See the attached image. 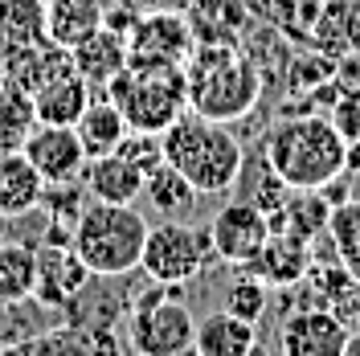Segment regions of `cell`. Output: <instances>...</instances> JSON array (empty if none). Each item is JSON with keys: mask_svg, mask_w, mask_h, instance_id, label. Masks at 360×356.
Returning <instances> with one entry per match:
<instances>
[{"mask_svg": "<svg viewBox=\"0 0 360 356\" xmlns=\"http://www.w3.org/2000/svg\"><path fill=\"white\" fill-rule=\"evenodd\" d=\"M184 90L188 111L217 123H238L258 107L262 74L233 42H197L184 62Z\"/></svg>", "mask_w": 360, "mask_h": 356, "instance_id": "cell-1", "label": "cell"}, {"mask_svg": "<svg viewBox=\"0 0 360 356\" xmlns=\"http://www.w3.org/2000/svg\"><path fill=\"white\" fill-rule=\"evenodd\" d=\"M160 139L164 160L197 189V197H225L246 168L242 144L229 132V123L205 119L197 111H184Z\"/></svg>", "mask_w": 360, "mask_h": 356, "instance_id": "cell-2", "label": "cell"}, {"mask_svg": "<svg viewBox=\"0 0 360 356\" xmlns=\"http://www.w3.org/2000/svg\"><path fill=\"white\" fill-rule=\"evenodd\" d=\"M262 156L291 189H323L344 172L348 139L332 127L328 115H295L266 132Z\"/></svg>", "mask_w": 360, "mask_h": 356, "instance_id": "cell-3", "label": "cell"}, {"mask_svg": "<svg viewBox=\"0 0 360 356\" xmlns=\"http://www.w3.org/2000/svg\"><path fill=\"white\" fill-rule=\"evenodd\" d=\"M143 238H148V217L135 205H115V201H90L70 229V246L98 279L131 274L143 254Z\"/></svg>", "mask_w": 360, "mask_h": 356, "instance_id": "cell-4", "label": "cell"}, {"mask_svg": "<svg viewBox=\"0 0 360 356\" xmlns=\"http://www.w3.org/2000/svg\"><path fill=\"white\" fill-rule=\"evenodd\" d=\"M111 103L123 111L131 132L164 135L180 115L188 111V90H184V66L180 62H131L115 74L107 90Z\"/></svg>", "mask_w": 360, "mask_h": 356, "instance_id": "cell-5", "label": "cell"}, {"mask_svg": "<svg viewBox=\"0 0 360 356\" xmlns=\"http://www.w3.org/2000/svg\"><path fill=\"white\" fill-rule=\"evenodd\" d=\"M180 287L152 283L131 303V344L139 356H180L193 352L197 340V315L180 303Z\"/></svg>", "mask_w": 360, "mask_h": 356, "instance_id": "cell-6", "label": "cell"}, {"mask_svg": "<svg viewBox=\"0 0 360 356\" xmlns=\"http://www.w3.org/2000/svg\"><path fill=\"white\" fill-rule=\"evenodd\" d=\"M209 229H193V225L164 217L160 225H148L143 238V254H139V270L152 283H168V287H188L205 270L209 258Z\"/></svg>", "mask_w": 360, "mask_h": 356, "instance_id": "cell-7", "label": "cell"}, {"mask_svg": "<svg viewBox=\"0 0 360 356\" xmlns=\"http://www.w3.org/2000/svg\"><path fill=\"white\" fill-rule=\"evenodd\" d=\"M266 238H270V217L254 201H229L221 213L209 222V250L225 267L246 270L250 258L262 250Z\"/></svg>", "mask_w": 360, "mask_h": 356, "instance_id": "cell-8", "label": "cell"}, {"mask_svg": "<svg viewBox=\"0 0 360 356\" xmlns=\"http://www.w3.org/2000/svg\"><path fill=\"white\" fill-rule=\"evenodd\" d=\"M197 49V33L184 13H148L131 21L127 29V58L131 62H188V53Z\"/></svg>", "mask_w": 360, "mask_h": 356, "instance_id": "cell-9", "label": "cell"}, {"mask_svg": "<svg viewBox=\"0 0 360 356\" xmlns=\"http://www.w3.org/2000/svg\"><path fill=\"white\" fill-rule=\"evenodd\" d=\"M21 152L33 160L45 184L78 180L86 168V148L74 132V123H33V132L21 139Z\"/></svg>", "mask_w": 360, "mask_h": 356, "instance_id": "cell-10", "label": "cell"}, {"mask_svg": "<svg viewBox=\"0 0 360 356\" xmlns=\"http://www.w3.org/2000/svg\"><path fill=\"white\" fill-rule=\"evenodd\" d=\"M90 279H94L90 267L78 258V250L70 242L37 246V283H33V299H37L41 307H66Z\"/></svg>", "mask_w": 360, "mask_h": 356, "instance_id": "cell-11", "label": "cell"}, {"mask_svg": "<svg viewBox=\"0 0 360 356\" xmlns=\"http://www.w3.org/2000/svg\"><path fill=\"white\" fill-rule=\"evenodd\" d=\"M348 340V324L332 307H307V312L287 315L278 348L287 356H340Z\"/></svg>", "mask_w": 360, "mask_h": 356, "instance_id": "cell-12", "label": "cell"}, {"mask_svg": "<svg viewBox=\"0 0 360 356\" xmlns=\"http://www.w3.org/2000/svg\"><path fill=\"white\" fill-rule=\"evenodd\" d=\"M90 82L74 70V62H62L45 74L37 87L29 90L33 98V111H37V123H78V115L86 111L90 103Z\"/></svg>", "mask_w": 360, "mask_h": 356, "instance_id": "cell-13", "label": "cell"}, {"mask_svg": "<svg viewBox=\"0 0 360 356\" xmlns=\"http://www.w3.org/2000/svg\"><path fill=\"white\" fill-rule=\"evenodd\" d=\"M70 62L90 82V90H107V82L127 66V33L115 25H98L90 37L70 49Z\"/></svg>", "mask_w": 360, "mask_h": 356, "instance_id": "cell-14", "label": "cell"}, {"mask_svg": "<svg viewBox=\"0 0 360 356\" xmlns=\"http://www.w3.org/2000/svg\"><path fill=\"white\" fill-rule=\"evenodd\" d=\"M250 274H258L270 291L274 287H295L299 279L311 274V242H299L291 234H270L262 250L250 258Z\"/></svg>", "mask_w": 360, "mask_h": 356, "instance_id": "cell-15", "label": "cell"}, {"mask_svg": "<svg viewBox=\"0 0 360 356\" xmlns=\"http://www.w3.org/2000/svg\"><path fill=\"white\" fill-rule=\"evenodd\" d=\"M45 177L21 148H0V217H21L41 209Z\"/></svg>", "mask_w": 360, "mask_h": 356, "instance_id": "cell-16", "label": "cell"}, {"mask_svg": "<svg viewBox=\"0 0 360 356\" xmlns=\"http://www.w3.org/2000/svg\"><path fill=\"white\" fill-rule=\"evenodd\" d=\"M143 172L135 168L127 156L107 152V156H90L82 168V184H86L90 201H115V205H135L143 197Z\"/></svg>", "mask_w": 360, "mask_h": 356, "instance_id": "cell-17", "label": "cell"}, {"mask_svg": "<svg viewBox=\"0 0 360 356\" xmlns=\"http://www.w3.org/2000/svg\"><path fill=\"white\" fill-rule=\"evenodd\" d=\"M98 25H107V0H49L45 4V37L62 49H74Z\"/></svg>", "mask_w": 360, "mask_h": 356, "instance_id": "cell-18", "label": "cell"}, {"mask_svg": "<svg viewBox=\"0 0 360 356\" xmlns=\"http://www.w3.org/2000/svg\"><path fill=\"white\" fill-rule=\"evenodd\" d=\"M254 348H258V324L238 319L225 307L197 324V340H193L197 356H250Z\"/></svg>", "mask_w": 360, "mask_h": 356, "instance_id": "cell-19", "label": "cell"}, {"mask_svg": "<svg viewBox=\"0 0 360 356\" xmlns=\"http://www.w3.org/2000/svg\"><path fill=\"white\" fill-rule=\"evenodd\" d=\"M328 213L332 205L323 201L319 189H291L283 209L270 213V234H291L299 242H315L328 229Z\"/></svg>", "mask_w": 360, "mask_h": 356, "instance_id": "cell-20", "label": "cell"}, {"mask_svg": "<svg viewBox=\"0 0 360 356\" xmlns=\"http://www.w3.org/2000/svg\"><path fill=\"white\" fill-rule=\"evenodd\" d=\"M74 132H78L82 148H86V160H90V156H107V152H115L131 127H127L123 111L111 103V94H90L86 111L78 115Z\"/></svg>", "mask_w": 360, "mask_h": 356, "instance_id": "cell-21", "label": "cell"}, {"mask_svg": "<svg viewBox=\"0 0 360 356\" xmlns=\"http://www.w3.org/2000/svg\"><path fill=\"white\" fill-rule=\"evenodd\" d=\"M37 283V250L21 242L0 246V303H25L33 299Z\"/></svg>", "mask_w": 360, "mask_h": 356, "instance_id": "cell-22", "label": "cell"}, {"mask_svg": "<svg viewBox=\"0 0 360 356\" xmlns=\"http://www.w3.org/2000/svg\"><path fill=\"white\" fill-rule=\"evenodd\" d=\"M143 197L152 201V209H156L160 217H180V213H188V209L197 205V189L164 160L156 172H148V180H143Z\"/></svg>", "mask_w": 360, "mask_h": 356, "instance_id": "cell-23", "label": "cell"}, {"mask_svg": "<svg viewBox=\"0 0 360 356\" xmlns=\"http://www.w3.org/2000/svg\"><path fill=\"white\" fill-rule=\"evenodd\" d=\"M0 29L8 33V53L45 37V4L41 0H0Z\"/></svg>", "mask_w": 360, "mask_h": 356, "instance_id": "cell-24", "label": "cell"}, {"mask_svg": "<svg viewBox=\"0 0 360 356\" xmlns=\"http://www.w3.org/2000/svg\"><path fill=\"white\" fill-rule=\"evenodd\" d=\"M33 123H37V111H33L29 90L8 82L0 90V148H21V139L33 132Z\"/></svg>", "mask_w": 360, "mask_h": 356, "instance_id": "cell-25", "label": "cell"}, {"mask_svg": "<svg viewBox=\"0 0 360 356\" xmlns=\"http://www.w3.org/2000/svg\"><path fill=\"white\" fill-rule=\"evenodd\" d=\"M270 307V287L258 279V274H242V279H233L229 291H225V312L238 315V319H250V324H258Z\"/></svg>", "mask_w": 360, "mask_h": 356, "instance_id": "cell-26", "label": "cell"}, {"mask_svg": "<svg viewBox=\"0 0 360 356\" xmlns=\"http://www.w3.org/2000/svg\"><path fill=\"white\" fill-rule=\"evenodd\" d=\"M119 156H127L148 177V172H156L160 164H164V139H160L156 132H127L123 135V144L115 148Z\"/></svg>", "mask_w": 360, "mask_h": 356, "instance_id": "cell-27", "label": "cell"}, {"mask_svg": "<svg viewBox=\"0 0 360 356\" xmlns=\"http://www.w3.org/2000/svg\"><path fill=\"white\" fill-rule=\"evenodd\" d=\"M328 238L336 242L340 254L360 246V201L348 197V201H340V205H332V213H328Z\"/></svg>", "mask_w": 360, "mask_h": 356, "instance_id": "cell-28", "label": "cell"}, {"mask_svg": "<svg viewBox=\"0 0 360 356\" xmlns=\"http://www.w3.org/2000/svg\"><path fill=\"white\" fill-rule=\"evenodd\" d=\"M328 119H332V127H336L348 144H360V82L340 90L336 103L328 107Z\"/></svg>", "mask_w": 360, "mask_h": 356, "instance_id": "cell-29", "label": "cell"}, {"mask_svg": "<svg viewBox=\"0 0 360 356\" xmlns=\"http://www.w3.org/2000/svg\"><path fill=\"white\" fill-rule=\"evenodd\" d=\"M340 262H344V270H348V279H352V283H360V246L344 250V254H340Z\"/></svg>", "mask_w": 360, "mask_h": 356, "instance_id": "cell-30", "label": "cell"}, {"mask_svg": "<svg viewBox=\"0 0 360 356\" xmlns=\"http://www.w3.org/2000/svg\"><path fill=\"white\" fill-rule=\"evenodd\" d=\"M340 356H360V328H348V340H344V352Z\"/></svg>", "mask_w": 360, "mask_h": 356, "instance_id": "cell-31", "label": "cell"}, {"mask_svg": "<svg viewBox=\"0 0 360 356\" xmlns=\"http://www.w3.org/2000/svg\"><path fill=\"white\" fill-rule=\"evenodd\" d=\"M344 172H360V144H348V164Z\"/></svg>", "mask_w": 360, "mask_h": 356, "instance_id": "cell-32", "label": "cell"}, {"mask_svg": "<svg viewBox=\"0 0 360 356\" xmlns=\"http://www.w3.org/2000/svg\"><path fill=\"white\" fill-rule=\"evenodd\" d=\"M278 4H295V8H299V4H303V0H278Z\"/></svg>", "mask_w": 360, "mask_h": 356, "instance_id": "cell-33", "label": "cell"}]
</instances>
